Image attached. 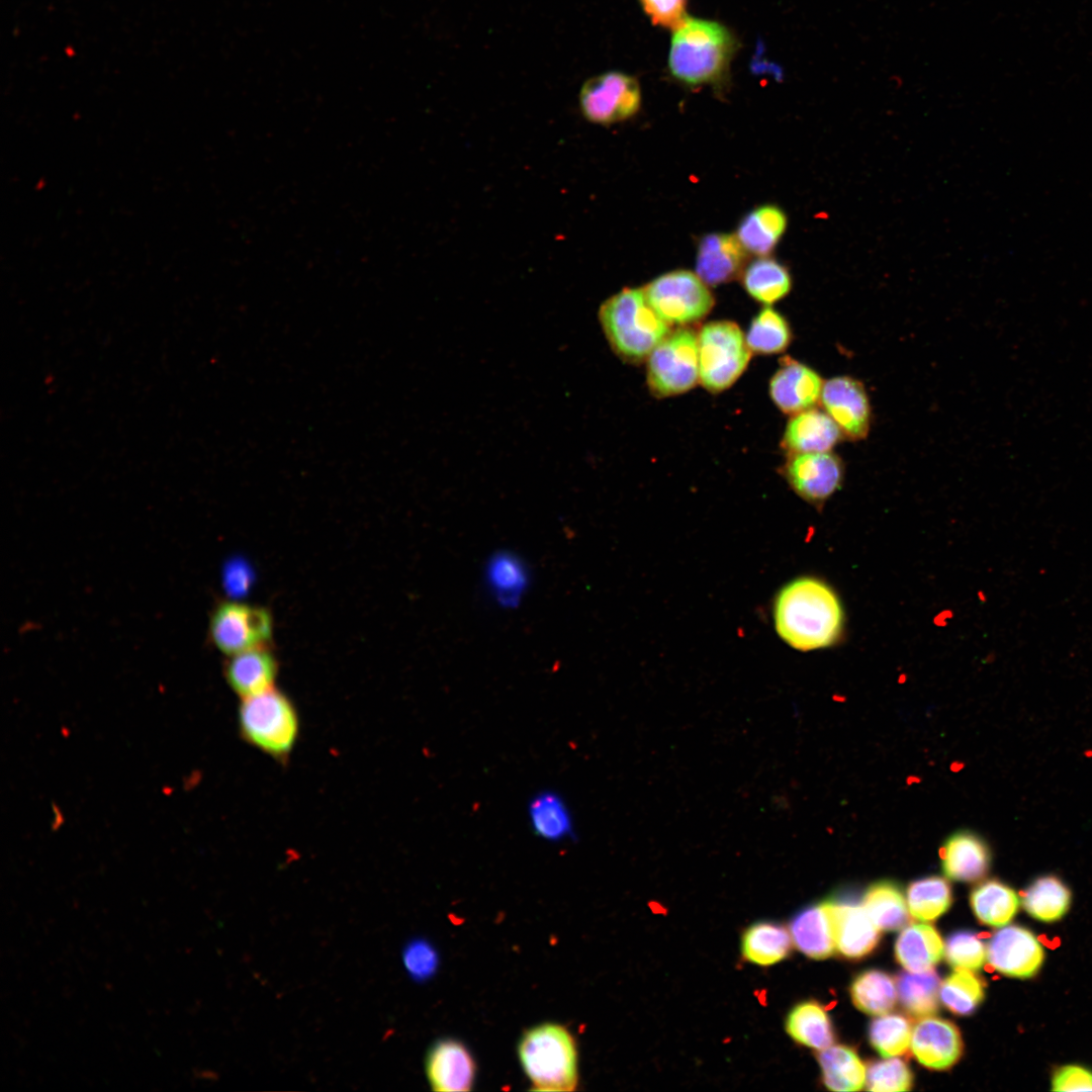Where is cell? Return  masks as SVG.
Instances as JSON below:
<instances>
[{"mask_svg":"<svg viewBox=\"0 0 1092 1092\" xmlns=\"http://www.w3.org/2000/svg\"><path fill=\"white\" fill-rule=\"evenodd\" d=\"M772 617L778 635L800 651L831 647L844 631L839 597L815 576H800L786 583L774 601Z\"/></svg>","mask_w":1092,"mask_h":1092,"instance_id":"cell-1","label":"cell"},{"mask_svg":"<svg viewBox=\"0 0 1092 1092\" xmlns=\"http://www.w3.org/2000/svg\"><path fill=\"white\" fill-rule=\"evenodd\" d=\"M737 49L733 32L724 24L687 17L672 30L667 66L678 82L698 87L722 84Z\"/></svg>","mask_w":1092,"mask_h":1092,"instance_id":"cell-2","label":"cell"},{"mask_svg":"<svg viewBox=\"0 0 1092 1092\" xmlns=\"http://www.w3.org/2000/svg\"><path fill=\"white\" fill-rule=\"evenodd\" d=\"M598 318L614 353L628 363H640L670 332L649 304L643 288L625 287L599 307Z\"/></svg>","mask_w":1092,"mask_h":1092,"instance_id":"cell-3","label":"cell"},{"mask_svg":"<svg viewBox=\"0 0 1092 1092\" xmlns=\"http://www.w3.org/2000/svg\"><path fill=\"white\" fill-rule=\"evenodd\" d=\"M518 1055L534 1090H575L578 1083L576 1043L564 1026L547 1022L526 1030L520 1038Z\"/></svg>","mask_w":1092,"mask_h":1092,"instance_id":"cell-4","label":"cell"},{"mask_svg":"<svg viewBox=\"0 0 1092 1092\" xmlns=\"http://www.w3.org/2000/svg\"><path fill=\"white\" fill-rule=\"evenodd\" d=\"M238 726L247 743L275 760L284 761L298 741L300 719L292 700L275 687L241 699Z\"/></svg>","mask_w":1092,"mask_h":1092,"instance_id":"cell-5","label":"cell"},{"mask_svg":"<svg viewBox=\"0 0 1092 1092\" xmlns=\"http://www.w3.org/2000/svg\"><path fill=\"white\" fill-rule=\"evenodd\" d=\"M698 334L699 381L711 392H721L745 371L751 351L737 324L715 321Z\"/></svg>","mask_w":1092,"mask_h":1092,"instance_id":"cell-6","label":"cell"},{"mask_svg":"<svg viewBox=\"0 0 1092 1092\" xmlns=\"http://www.w3.org/2000/svg\"><path fill=\"white\" fill-rule=\"evenodd\" d=\"M699 381L698 334L680 327L652 350L647 358V384L659 397L674 396Z\"/></svg>","mask_w":1092,"mask_h":1092,"instance_id":"cell-7","label":"cell"},{"mask_svg":"<svg viewBox=\"0 0 1092 1092\" xmlns=\"http://www.w3.org/2000/svg\"><path fill=\"white\" fill-rule=\"evenodd\" d=\"M656 313L668 325L686 326L704 318L715 297L697 273L685 269L663 273L643 287Z\"/></svg>","mask_w":1092,"mask_h":1092,"instance_id":"cell-8","label":"cell"},{"mask_svg":"<svg viewBox=\"0 0 1092 1092\" xmlns=\"http://www.w3.org/2000/svg\"><path fill=\"white\" fill-rule=\"evenodd\" d=\"M209 637L221 653L231 656L246 650L270 646L274 620L271 612L261 606L222 601L212 610L208 624Z\"/></svg>","mask_w":1092,"mask_h":1092,"instance_id":"cell-9","label":"cell"},{"mask_svg":"<svg viewBox=\"0 0 1092 1092\" xmlns=\"http://www.w3.org/2000/svg\"><path fill=\"white\" fill-rule=\"evenodd\" d=\"M578 103L583 117L596 124L611 125L634 116L641 105L637 79L620 71H608L586 80Z\"/></svg>","mask_w":1092,"mask_h":1092,"instance_id":"cell-10","label":"cell"},{"mask_svg":"<svg viewBox=\"0 0 1092 1092\" xmlns=\"http://www.w3.org/2000/svg\"><path fill=\"white\" fill-rule=\"evenodd\" d=\"M844 471L842 459L831 451L790 454L781 468L793 491L818 511L841 488Z\"/></svg>","mask_w":1092,"mask_h":1092,"instance_id":"cell-11","label":"cell"},{"mask_svg":"<svg viewBox=\"0 0 1092 1092\" xmlns=\"http://www.w3.org/2000/svg\"><path fill=\"white\" fill-rule=\"evenodd\" d=\"M820 402L843 436L859 441L869 435L872 408L863 384L847 375L835 376L824 382Z\"/></svg>","mask_w":1092,"mask_h":1092,"instance_id":"cell-12","label":"cell"},{"mask_svg":"<svg viewBox=\"0 0 1092 1092\" xmlns=\"http://www.w3.org/2000/svg\"><path fill=\"white\" fill-rule=\"evenodd\" d=\"M1043 958L1042 946L1033 933L1016 925L996 931L987 946V960L993 969L1014 978L1032 977Z\"/></svg>","mask_w":1092,"mask_h":1092,"instance_id":"cell-13","label":"cell"},{"mask_svg":"<svg viewBox=\"0 0 1092 1092\" xmlns=\"http://www.w3.org/2000/svg\"><path fill=\"white\" fill-rule=\"evenodd\" d=\"M824 382L817 371L791 357L781 360L769 381V395L777 407L796 415L820 401Z\"/></svg>","mask_w":1092,"mask_h":1092,"instance_id":"cell-14","label":"cell"},{"mask_svg":"<svg viewBox=\"0 0 1092 1092\" xmlns=\"http://www.w3.org/2000/svg\"><path fill=\"white\" fill-rule=\"evenodd\" d=\"M425 1070L433 1090L461 1092L471 1089L476 1066L470 1052L462 1042L444 1038L430 1048Z\"/></svg>","mask_w":1092,"mask_h":1092,"instance_id":"cell-15","label":"cell"},{"mask_svg":"<svg viewBox=\"0 0 1092 1092\" xmlns=\"http://www.w3.org/2000/svg\"><path fill=\"white\" fill-rule=\"evenodd\" d=\"M748 252L736 236L712 233L699 241L696 273L709 286L728 283L740 276L747 265Z\"/></svg>","mask_w":1092,"mask_h":1092,"instance_id":"cell-16","label":"cell"},{"mask_svg":"<svg viewBox=\"0 0 1092 1092\" xmlns=\"http://www.w3.org/2000/svg\"><path fill=\"white\" fill-rule=\"evenodd\" d=\"M910 1049L926 1068L946 1070L962 1056L963 1040L958 1027L937 1017H923L912 1029Z\"/></svg>","mask_w":1092,"mask_h":1092,"instance_id":"cell-17","label":"cell"},{"mask_svg":"<svg viewBox=\"0 0 1092 1092\" xmlns=\"http://www.w3.org/2000/svg\"><path fill=\"white\" fill-rule=\"evenodd\" d=\"M836 949L846 958L859 959L870 953L880 940V929L862 904L829 901Z\"/></svg>","mask_w":1092,"mask_h":1092,"instance_id":"cell-18","label":"cell"},{"mask_svg":"<svg viewBox=\"0 0 1092 1092\" xmlns=\"http://www.w3.org/2000/svg\"><path fill=\"white\" fill-rule=\"evenodd\" d=\"M224 677L241 699L275 688L279 661L269 646L258 647L228 656Z\"/></svg>","mask_w":1092,"mask_h":1092,"instance_id":"cell-19","label":"cell"},{"mask_svg":"<svg viewBox=\"0 0 1092 1092\" xmlns=\"http://www.w3.org/2000/svg\"><path fill=\"white\" fill-rule=\"evenodd\" d=\"M844 438L840 429L825 412L814 407L791 416L782 447L790 454L831 451Z\"/></svg>","mask_w":1092,"mask_h":1092,"instance_id":"cell-20","label":"cell"},{"mask_svg":"<svg viewBox=\"0 0 1092 1092\" xmlns=\"http://www.w3.org/2000/svg\"><path fill=\"white\" fill-rule=\"evenodd\" d=\"M939 853L944 875L953 881H980L990 869L991 851L987 842L971 831L962 830L948 836Z\"/></svg>","mask_w":1092,"mask_h":1092,"instance_id":"cell-21","label":"cell"},{"mask_svg":"<svg viewBox=\"0 0 1092 1092\" xmlns=\"http://www.w3.org/2000/svg\"><path fill=\"white\" fill-rule=\"evenodd\" d=\"M484 581L492 600L504 609L519 607L531 583L526 561L516 552L498 550L486 560Z\"/></svg>","mask_w":1092,"mask_h":1092,"instance_id":"cell-22","label":"cell"},{"mask_svg":"<svg viewBox=\"0 0 1092 1092\" xmlns=\"http://www.w3.org/2000/svg\"><path fill=\"white\" fill-rule=\"evenodd\" d=\"M527 815L533 833L543 841L558 843L575 835L571 810L556 791L535 793L527 805Z\"/></svg>","mask_w":1092,"mask_h":1092,"instance_id":"cell-23","label":"cell"},{"mask_svg":"<svg viewBox=\"0 0 1092 1092\" xmlns=\"http://www.w3.org/2000/svg\"><path fill=\"white\" fill-rule=\"evenodd\" d=\"M789 930L794 945L811 959L829 958L836 948L829 901L801 910L793 917Z\"/></svg>","mask_w":1092,"mask_h":1092,"instance_id":"cell-24","label":"cell"},{"mask_svg":"<svg viewBox=\"0 0 1092 1092\" xmlns=\"http://www.w3.org/2000/svg\"><path fill=\"white\" fill-rule=\"evenodd\" d=\"M790 930L769 920L750 924L741 936L740 950L745 962L768 967L785 960L792 948Z\"/></svg>","mask_w":1092,"mask_h":1092,"instance_id":"cell-25","label":"cell"},{"mask_svg":"<svg viewBox=\"0 0 1092 1092\" xmlns=\"http://www.w3.org/2000/svg\"><path fill=\"white\" fill-rule=\"evenodd\" d=\"M786 228L785 212L777 205L763 204L744 215L735 236L748 253L760 257L776 248Z\"/></svg>","mask_w":1092,"mask_h":1092,"instance_id":"cell-26","label":"cell"},{"mask_svg":"<svg viewBox=\"0 0 1092 1092\" xmlns=\"http://www.w3.org/2000/svg\"><path fill=\"white\" fill-rule=\"evenodd\" d=\"M944 945L939 933L927 924H911L900 932L895 953L909 972L931 970L942 958Z\"/></svg>","mask_w":1092,"mask_h":1092,"instance_id":"cell-27","label":"cell"},{"mask_svg":"<svg viewBox=\"0 0 1092 1092\" xmlns=\"http://www.w3.org/2000/svg\"><path fill=\"white\" fill-rule=\"evenodd\" d=\"M744 290L754 300L770 305L783 299L791 290L792 278L779 261L760 256L748 263L741 273Z\"/></svg>","mask_w":1092,"mask_h":1092,"instance_id":"cell-28","label":"cell"},{"mask_svg":"<svg viewBox=\"0 0 1092 1092\" xmlns=\"http://www.w3.org/2000/svg\"><path fill=\"white\" fill-rule=\"evenodd\" d=\"M825 1086L831 1091L861 1090L867 1069L858 1056L845 1045H830L818 1054Z\"/></svg>","mask_w":1092,"mask_h":1092,"instance_id":"cell-29","label":"cell"},{"mask_svg":"<svg viewBox=\"0 0 1092 1092\" xmlns=\"http://www.w3.org/2000/svg\"><path fill=\"white\" fill-rule=\"evenodd\" d=\"M785 1028L795 1041L815 1050L830 1046L834 1039L831 1021L815 1001L795 1005L786 1017Z\"/></svg>","mask_w":1092,"mask_h":1092,"instance_id":"cell-30","label":"cell"},{"mask_svg":"<svg viewBox=\"0 0 1092 1092\" xmlns=\"http://www.w3.org/2000/svg\"><path fill=\"white\" fill-rule=\"evenodd\" d=\"M861 904L880 930H899L910 920L907 902L899 887L892 882L873 884Z\"/></svg>","mask_w":1092,"mask_h":1092,"instance_id":"cell-31","label":"cell"},{"mask_svg":"<svg viewBox=\"0 0 1092 1092\" xmlns=\"http://www.w3.org/2000/svg\"><path fill=\"white\" fill-rule=\"evenodd\" d=\"M971 906L982 923L1000 927L1014 917L1019 907V899L1014 890L1006 884L998 880H988L972 892Z\"/></svg>","mask_w":1092,"mask_h":1092,"instance_id":"cell-32","label":"cell"},{"mask_svg":"<svg viewBox=\"0 0 1092 1092\" xmlns=\"http://www.w3.org/2000/svg\"><path fill=\"white\" fill-rule=\"evenodd\" d=\"M1071 903V892L1057 877L1048 875L1037 878L1025 890L1022 904L1033 918L1053 922L1062 918Z\"/></svg>","mask_w":1092,"mask_h":1092,"instance_id":"cell-33","label":"cell"},{"mask_svg":"<svg viewBox=\"0 0 1092 1092\" xmlns=\"http://www.w3.org/2000/svg\"><path fill=\"white\" fill-rule=\"evenodd\" d=\"M940 980L937 974L903 972L897 979V994L903 1008L915 1017L933 1015L938 1009Z\"/></svg>","mask_w":1092,"mask_h":1092,"instance_id":"cell-34","label":"cell"},{"mask_svg":"<svg viewBox=\"0 0 1092 1092\" xmlns=\"http://www.w3.org/2000/svg\"><path fill=\"white\" fill-rule=\"evenodd\" d=\"M792 338V329L786 317L769 305L752 318L745 336L750 351L761 355L785 351Z\"/></svg>","mask_w":1092,"mask_h":1092,"instance_id":"cell-35","label":"cell"},{"mask_svg":"<svg viewBox=\"0 0 1092 1092\" xmlns=\"http://www.w3.org/2000/svg\"><path fill=\"white\" fill-rule=\"evenodd\" d=\"M850 995L854 1005L862 1012L883 1015L893 1009L898 994L897 986L888 974L871 970L854 979Z\"/></svg>","mask_w":1092,"mask_h":1092,"instance_id":"cell-36","label":"cell"},{"mask_svg":"<svg viewBox=\"0 0 1092 1092\" xmlns=\"http://www.w3.org/2000/svg\"><path fill=\"white\" fill-rule=\"evenodd\" d=\"M952 901L948 882L937 876L912 882L906 895L909 913L919 921H933L942 915Z\"/></svg>","mask_w":1092,"mask_h":1092,"instance_id":"cell-37","label":"cell"},{"mask_svg":"<svg viewBox=\"0 0 1092 1092\" xmlns=\"http://www.w3.org/2000/svg\"><path fill=\"white\" fill-rule=\"evenodd\" d=\"M984 985L972 971L956 969L939 987V999L952 1013L971 1014L984 998Z\"/></svg>","mask_w":1092,"mask_h":1092,"instance_id":"cell-38","label":"cell"},{"mask_svg":"<svg viewBox=\"0 0 1092 1092\" xmlns=\"http://www.w3.org/2000/svg\"><path fill=\"white\" fill-rule=\"evenodd\" d=\"M910 1021L900 1014H886L874 1019L869 1037L872 1045L885 1058L905 1055L911 1044Z\"/></svg>","mask_w":1092,"mask_h":1092,"instance_id":"cell-39","label":"cell"},{"mask_svg":"<svg viewBox=\"0 0 1092 1092\" xmlns=\"http://www.w3.org/2000/svg\"><path fill=\"white\" fill-rule=\"evenodd\" d=\"M944 954L954 969L977 971L985 964L987 948L977 933L958 931L947 937Z\"/></svg>","mask_w":1092,"mask_h":1092,"instance_id":"cell-40","label":"cell"},{"mask_svg":"<svg viewBox=\"0 0 1092 1092\" xmlns=\"http://www.w3.org/2000/svg\"><path fill=\"white\" fill-rule=\"evenodd\" d=\"M908 1066L895 1057L872 1063L867 1069L866 1087L875 1092L907 1091L912 1086Z\"/></svg>","mask_w":1092,"mask_h":1092,"instance_id":"cell-41","label":"cell"},{"mask_svg":"<svg viewBox=\"0 0 1092 1092\" xmlns=\"http://www.w3.org/2000/svg\"><path fill=\"white\" fill-rule=\"evenodd\" d=\"M402 959L410 976L418 981L429 979L437 970V952L428 941L423 939L410 941L403 948Z\"/></svg>","mask_w":1092,"mask_h":1092,"instance_id":"cell-42","label":"cell"},{"mask_svg":"<svg viewBox=\"0 0 1092 1092\" xmlns=\"http://www.w3.org/2000/svg\"><path fill=\"white\" fill-rule=\"evenodd\" d=\"M688 0H639V4L652 24L675 29L688 17Z\"/></svg>","mask_w":1092,"mask_h":1092,"instance_id":"cell-43","label":"cell"},{"mask_svg":"<svg viewBox=\"0 0 1092 1092\" xmlns=\"http://www.w3.org/2000/svg\"><path fill=\"white\" fill-rule=\"evenodd\" d=\"M1054 1091H1092V1073L1080 1066H1065L1053 1078Z\"/></svg>","mask_w":1092,"mask_h":1092,"instance_id":"cell-44","label":"cell"}]
</instances>
